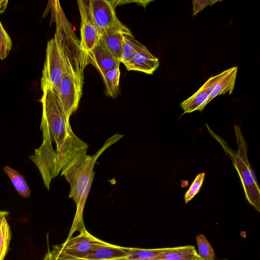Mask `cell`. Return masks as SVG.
<instances>
[{
	"label": "cell",
	"mask_w": 260,
	"mask_h": 260,
	"mask_svg": "<svg viewBox=\"0 0 260 260\" xmlns=\"http://www.w3.org/2000/svg\"><path fill=\"white\" fill-rule=\"evenodd\" d=\"M237 71L238 67H234L210 78V85L207 105L218 95L227 92L229 94L232 93L234 89Z\"/></svg>",
	"instance_id": "obj_10"
},
{
	"label": "cell",
	"mask_w": 260,
	"mask_h": 260,
	"mask_svg": "<svg viewBox=\"0 0 260 260\" xmlns=\"http://www.w3.org/2000/svg\"><path fill=\"white\" fill-rule=\"evenodd\" d=\"M4 171L10 179L18 193L22 197H29L30 191L24 178L18 172L9 166L4 167Z\"/></svg>",
	"instance_id": "obj_19"
},
{
	"label": "cell",
	"mask_w": 260,
	"mask_h": 260,
	"mask_svg": "<svg viewBox=\"0 0 260 260\" xmlns=\"http://www.w3.org/2000/svg\"><path fill=\"white\" fill-rule=\"evenodd\" d=\"M210 85L209 78L194 93L180 104V106L184 111L183 114L196 110L200 112L203 110L207 105Z\"/></svg>",
	"instance_id": "obj_15"
},
{
	"label": "cell",
	"mask_w": 260,
	"mask_h": 260,
	"mask_svg": "<svg viewBox=\"0 0 260 260\" xmlns=\"http://www.w3.org/2000/svg\"><path fill=\"white\" fill-rule=\"evenodd\" d=\"M199 255L203 260H215L214 249L205 235H199L196 237Z\"/></svg>",
	"instance_id": "obj_22"
},
{
	"label": "cell",
	"mask_w": 260,
	"mask_h": 260,
	"mask_svg": "<svg viewBox=\"0 0 260 260\" xmlns=\"http://www.w3.org/2000/svg\"><path fill=\"white\" fill-rule=\"evenodd\" d=\"M83 81V72H73L66 74L60 82L57 95L68 119L79 107L82 94Z\"/></svg>",
	"instance_id": "obj_7"
},
{
	"label": "cell",
	"mask_w": 260,
	"mask_h": 260,
	"mask_svg": "<svg viewBox=\"0 0 260 260\" xmlns=\"http://www.w3.org/2000/svg\"><path fill=\"white\" fill-rule=\"evenodd\" d=\"M79 235L68 238L65 242L53 246L48 252L51 260H83L91 250L107 243L89 233L85 228Z\"/></svg>",
	"instance_id": "obj_5"
},
{
	"label": "cell",
	"mask_w": 260,
	"mask_h": 260,
	"mask_svg": "<svg viewBox=\"0 0 260 260\" xmlns=\"http://www.w3.org/2000/svg\"><path fill=\"white\" fill-rule=\"evenodd\" d=\"M127 28L126 26L122 29L110 28L100 33V42L120 61L122 45V32Z\"/></svg>",
	"instance_id": "obj_14"
},
{
	"label": "cell",
	"mask_w": 260,
	"mask_h": 260,
	"mask_svg": "<svg viewBox=\"0 0 260 260\" xmlns=\"http://www.w3.org/2000/svg\"><path fill=\"white\" fill-rule=\"evenodd\" d=\"M88 64H92L101 75L106 72L119 66L120 61L101 42L87 56Z\"/></svg>",
	"instance_id": "obj_11"
},
{
	"label": "cell",
	"mask_w": 260,
	"mask_h": 260,
	"mask_svg": "<svg viewBox=\"0 0 260 260\" xmlns=\"http://www.w3.org/2000/svg\"><path fill=\"white\" fill-rule=\"evenodd\" d=\"M105 83L107 94L111 98H116L119 93L120 71L117 66L101 75Z\"/></svg>",
	"instance_id": "obj_18"
},
{
	"label": "cell",
	"mask_w": 260,
	"mask_h": 260,
	"mask_svg": "<svg viewBox=\"0 0 260 260\" xmlns=\"http://www.w3.org/2000/svg\"><path fill=\"white\" fill-rule=\"evenodd\" d=\"M8 3V0H0V14L4 12Z\"/></svg>",
	"instance_id": "obj_26"
},
{
	"label": "cell",
	"mask_w": 260,
	"mask_h": 260,
	"mask_svg": "<svg viewBox=\"0 0 260 260\" xmlns=\"http://www.w3.org/2000/svg\"><path fill=\"white\" fill-rule=\"evenodd\" d=\"M223 260H227V259H223Z\"/></svg>",
	"instance_id": "obj_30"
},
{
	"label": "cell",
	"mask_w": 260,
	"mask_h": 260,
	"mask_svg": "<svg viewBox=\"0 0 260 260\" xmlns=\"http://www.w3.org/2000/svg\"><path fill=\"white\" fill-rule=\"evenodd\" d=\"M205 176L204 172L201 173L197 176L189 188L185 193L184 196L185 204L191 201L200 191L204 180Z\"/></svg>",
	"instance_id": "obj_24"
},
{
	"label": "cell",
	"mask_w": 260,
	"mask_h": 260,
	"mask_svg": "<svg viewBox=\"0 0 260 260\" xmlns=\"http://www.w3.org/2000/svg\"><path fill=\"white\" fill-rule=\"evenodd\" d=\"M159 64L158 59L143 45L124 66L127 71H136L152 74Z\"/></svg>",
	"instance_id": "obj_12"
},
{
	"label": "cell",
	"mask_w": 260,
	"mask_h": 260,
	"mask_svg": "<svg viewBox=\"0 0 260 260\" xmlns=\"http://www.w3.org/2000/svg\"><path fill=\"white\" fill-rule=\"evenodd\" d=\"M165 248L156 249H141L129 248L126 256L119 260H151L155 259L162 252Z\"/></svg>",
	"instance_id": "obj_20"
},
{
	"label": "cell",
	"mask_w": 260,
	"mask_h": 260,
	"mask_svg": "<svg viewBox=\"0 0 260 260\" xmlns=\"http://www.w3.org/2000/svg\"><path fill=\"white\" fill-rule=\"evenodd\" d=\"M144 45L137 41L127 28L122 32V45L120 62L124 65Z\"/></svg>",
	"instance_id": "obj_17"
},
{
	"label": "cell",
	"mask_w": 260,
	"mask_h": 260,
	"mask_svg": "<svg viewBox=\"0 0 260 260\" xmlns=\"http://www.w3.org/2000/svg\"><path fill=\"white\" fill-rule=\"evenodd\" d=\"M69 73L66 64L56 40L54 37L48 41L46 58L42 71L41 87L49 86L58 92L63 76Z\"/></svg>",
	"instance_id": "obj_6"
},
{
	"label": "cell",
	"mask_w": 260,
	"mask_h": 260,
	"mask_svg": "<svg viewBox=\"0 0 260 260\" xmlns=\"http://www.w3.org/2000/svg\"><path fill=\"white\" fill-rule=\"evenodd\" d=\"M11 231L6 216L0 217V260H4L9 248Z\"/></svg>",
	"instance_id": "obj_21"
},
{
	"label": "cell",
	"mask_w": 260,
	"mask_h": 260,
	"mask_svg": "<svg viewBox=\"0 0 260 260\" xmlns=\"http://www.w3.org/2000/svg\"><path fill=\"white\" fill-rule=\"evenodd\" d=\"M44 260H51L48 252L46 255Z\"/></svg>",
	"instance_id": "obj_28"
},
{
	"label": "cell",
	"mask_w": 260,
	"mask_h": 260,
	"mask_svg": "<svg viewBox=\"0 0 260 260\" xmlns=\"http://www.w3.org/2000/svg\"><path fill=\"white\" fill-rule=\"evenodd\" d=\"M151 260H164V259H151Z\"/></svg>",
	"instance_id": "obj_29"
},
{
	"label": "cell",
	"mask_w": 260,
	"mask_h": 260,
	"mask_svg": "<svg viewBox=\"0 0 260 260\" xmlns=\"http://www.w3.org/2000/svg\"><path fill=\"white\" fill-rule=\"evenodd\" d=\"M41 89L43 93L40 100L42 105L40 129L43 133V141L29 158L38 168L42 176L53 154L55 145L44 183L49 190L51 180L58 175L63 167L81 150L88 149V146L73 131L54 89L49 86Z\"/></svg>",
	"instance_id": "obj_1"
},
{
	"label": "cell",
	"mask_w": 260,
	"mask_h": 260,
	"mask_svg": "<svg viewBox=\"0 0 260 260\" xmlns=\"http://www.w3.org/2000/svg\"><path fill=\"white\" fill-rule=\"evenodd\" d=\"M123 137V135L114 134L92 156L87 154V149L81 150L61 169L60 175L64 176L70 185L69 198L73 199L77 206L72 233L84 227L82 213L94 178L93 167L98 158L107 148Z\"/></svg>",
	"instance_id": "obj_2"
},
{
	"label": "cell",
	"mask_w": 260,
	"mask_h": 260,
	"mask_svg": "<svg viewBox=\"0 0 260 260\" xmlns=\"http://www.w3.org/2000/svg\"><path fill=\"white\" fill-rule=\"evenodd\" d=\"M129 249L107 243L90 251L83 260H119L126 256Z\"/></svg>",
	"instance_id": "obj_13"
},
{
	"label": "cell",
	"mask_w": 260,
	"mask_h": 260,
	"mask_svg": "<svg viewBox=\"0 0 260 260\" xmlns=\"http://www.w3.org/2000/svg\"><path fill=\"white\" fill-rule=\"evenodd\" d=\"M88 5L92 18L100 32L110 28H123L125 25L118 19L115 8L119 1L89 0Z\"/></svg>",
	"instance_id": "obj_8"
},
{
	"label": "cell",
	"mask_w": 260,
	"mask_h": 260,
	"mask_svg": "<svg viewBox=\"0 0 260 260\" xmlns=\"http://www.w3.org/2000/svg\"><path fill=\"white\" fill-rule=\"evenodd\" d=\"M12 47V41L0 21V59H4L8 55Z\"/></svg>",
	"instance_id": "obj_23"
},
{
	"label": "cell",
	"mask_w": 260,
	"mask_h": 260,
	"mask_svg": "<svg viewBox=\"0 0 260 260\" xmlns=\"http://www.w3.org/2000/svg\"><path fill=\"white\" fill-rule=\"evenodd\" d=\"M9 214V212L6 211L0 210V217L3 216H7Z\"/></svg>",
	"instance_id": "obj_27"
},
{
	"label": "cell",
	"mask_w": 260,
	"mask_h": 260,
	"mask_svg": "<svg viewBox=\"0 0 260 260\" xmlns=\"http://www.w3.org/2000/svg\"><path fill=\"white\" fill-rule=\"evenodd\" d=\"M238 144V151L230 149L226 144L217 135L214 137L221 144L226 154L232 160L242 182L245 197L248 202L260 212V189L256 179L247 157V146L240 128L234 125Z\"/></svg>",
	"instance_id": "obj_4"
},
{
	"label": "cell",
	"mask_w": 260,
	"mask_h": 260,
	"mask_svg": "<svg viewBox=\"0 0 260 260\" xmlns=\"http://www.w3.org/2000/svg\"><path fill=\"white\" fill-rule=\"evenodd\" d=\"M218 1H209V0H194L192 1L193 6V15L192 16H196L197 14L203 10L205 7L208 6H211Z\"/></svg>",
	"instance_id": "obj_25"
},
{
	"label": "cell",
	"mask_w": 260,
	"mask_h": 260,
	"mask_svg": "<svg viewBox=\"0 0 260 260\" xmlns=\"http://www.w3.org/2000/svg\"><path fill=\"white\" fill-rule=\"evenodd\" d=\"M154 259L203 260L192 245L165 248Z\"/></svg>",
	"instance_id": "obj_16"
},
{
	"label": "cell",
	"mask_w": 260,
	"mask_h": 260,
	"mask_svg": "<svg viewBox=\"0 0 260 260\" xmlns=\"http://www.w3.org/2000/svg\"><path fill=\"white\" fill-rule=\"evenodd\" d=\"M77 3L81 17L80 45L87 62V56L99 43L100 32L92 18L88 1L78 0Z\"/></svg>",
	"instance_id": "obj_9"
},
{
	"label": "cell",
	"mask_w": 260,
	"mask_h": 260,
	"mask_svg": "<svg viewBox=\"0 0 260 260\" xmlns=\"http://www.w3.org/2000/svg\"><path fill=\"white\" fill-rule=\"evenodd\" d=\"M53 3V14L56 26L54 38L68 72H83L88 64L82 51L80 41L67 19L59 1H55Z\"/></svg>",
	"instance_id": "obj_3"
}]
</instances>
